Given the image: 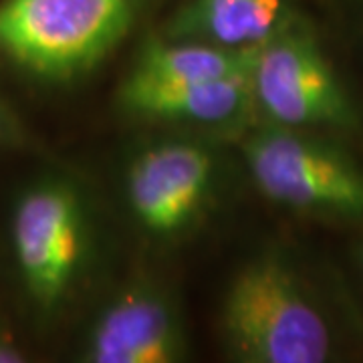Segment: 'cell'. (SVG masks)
I'll return each instance as SVG.
<instances>
[{
  "label": "cell",
  "instance_id": "1",
  "mask_svg": "<svg viewBox=\"0 0 363 363\" xmlns=\"http://www.w3.org/2000/svg\"><path fill=\"white\" fill-rule=\"evenodd\" d=\"M6 248L26 315L51 327L75 303L93 264L95 224L77 182L55 172L26 180L9 206Z\"/></svg>",
  "mask_w": 363,
  "mask_h": 363
},
{
  "label": "cell",
  "instance_id": "2",
  "mask_svg": "<svg viewBox=\"0 0 363 363\" xmlns=\"http://www.w3.org/2000/svg\"><path fill=\"white\" fill-rule=\"evenodd\" d=\"M218 321L233 362L325 363L335 351L327 313L281 252H260L234 272Z\"/></svg>",
  "mask_w": 363,
  "mask_h": 363
},
{
  "label": "cell",
  "instance_id": "3",
  "mask_svg": "<svg viewBox=\"0 0 363 363\" xmlns=\"http://www.w3.org/2000/svg\"><path fill=\"white\" fill-rule=\"evenodd\" d=\"M156 0H0V63L43 85L91 75Z\"/></svg>",
  "mask_w": 363,
  "mask_h": 363
},
{
  "label": "cell",
  "instance_id": "4",
  "mask_svg": "<svg viewBox=\"0 0 363 363\" xmlns=\"http://www.w3.org/2000/svg\"><path fill=\"white\" fill-rule=\"evenodd\" d=\"M234 143L269 202L317 220L363 224V164L339 138L257 121Z\"/></svg>",
  "mask_w": 363,
  "mask_h": 363
},
{
  "label": "cell",
  "instance_id": "5",
  "mask_svg": "<svg viewBox=\"0 0 363 363\" xmlns=\"http://www.w3.org/2000/svg\"><path fill=\"white\" fill-rule=\"evenodd\" d=\"M257 119L333 138L362 133V113L315 26L293 11L264 43L250 73Z\"/></svg>",
  "mask_w": 363,
  "mask_h": 363
},
{
  "label": "cell",
  "instance_id": "6",
  "mask_svg": "<svg viewBox=\"0 0 363 363\" xmlns=\"http://www.w3.org/2000/svg\"><path fill=\"white\" fill-rule=\"evenodd\" d=\"M220 143L169 130L131 154L123 168V200L147 240L182 242L208 220L222 194Z\"/></svg>",
  "mask_w": 363,
  "mask_h": 363
},
{
  "label": "cell",
  "instance_id": "7",
  "mask_svg": "<svg viewBox=\"0 0 363 363\" xmlns=\"http://www.w3.org/2000/svg\"><path fill=\"white\" fill-rule=\"evenodd\" d=\"M190 335L176 293L150 274L128 279L105 298L79 341L83 363H180Z\"/></svg>",
  "mask_w": 363,
  "mask_h": 363
},
{
  "label": "cell",
  "instance_id": "8",
  "mask_svg": "<svg viewBox=\"0 0 363 363\" xmlns=\"http://www.w3.org/2000/svg\"><path fill=\"white\" fill-rule=\"evenodd\" d=\"M250 73L200 83H150L123 77L117 105L130 119L145 125L236 142L259 121Z\"/></svg>",
  "mask_w": 363,
  "mask_h": 363
},
{
  "label": "cell",
  "instance_id": "9",
  "mask_svg": "<svg viewBox=\"0 0 363 363\" xmlns=\"http://www.w3.org/2000/svg\"><path fill=\"white\" fill-rule=\"evenodd\" d=\"M293 11L289 0H186L157 35L226 49H255Z\"/></svg>",
  "mask_w": 363,
  "mask_h": 363
},
{
  "label": "cell",
  "instance_id": "10",
  "mask_svg": "<svg viewBox=\"0 0 363 363\" xmlns=\"http://www.w3.org/2000/svg\"><path fill=\"white\" fill-rule=\"evenodd\" d=\"M257 49H226L200 40L145 37L125 77L150 83H200L248 75Z\"/></svg>",
  "mask_w": 363,
  "mask_h": 363
},
{
  "label": "cell",
  "instance_id": "11",
  "mask_svg": "<svg viewBox=\"0 0 363 363\" xmlns=\"http://www.w3.org/2000/svg\"><path fill=\"white\" fill-rule=\"evenodd\" d=\"M28 142V131L11 105L0 97V152L21 150Z\"/></svg>",
  "mask_w": 363,
  "mask_h": 363
},
{
  "label": "cell",
  "instance_id": "12",
  "mask_svg": "<svg viewBox=\"0 0 363 363\" xmlns=\"http://www.w3.org/2000/svg\"><path fill=\"white\" fill-rule=\"evenodd\" d=\"M28 362V351L14 335L13 327L0 317V363H25Z\"/></svg>",
  "mask_w": 363,
  "mask_h": 363
},
{
  "label": "cell",
  "instance_id": "13",
  "mask_svg": "<svg viewBox=\"0 0 363 363\" xmlns=\"http://www.w3.org/2000/svg\"><path fill=\"white\" fill-rule=\"evenodd\" d=\"M359 260H362V264H363V247H362V252H359Z\"/></svg>",
  "mask_w": 363,
  "mask_h": 363
}]
</instances>
